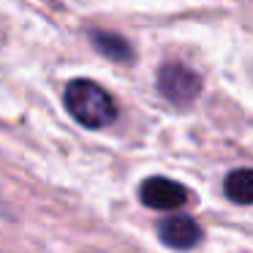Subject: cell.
I'll return each mask as SVG.
<instances>
[{
    "label": "cell",
    "instance_id": "cell-1",
    "mask_svg": "<svg viewBox=\"0 0 253 253\" xmlns=\"http://www.w3.org/2000/svg\"><path fill=\"white\" fill-rule=\"evenodd\" d=\"M66 109L79 126L84 128H104L115 123L117 117V104L101 84L90 82V79H74L66 87Z\"/></svg>",
    "mask_w": 253,
    "mask_h": 253
},
{
    "label": "cell",
    "instance_id": "cell-2",
    "mask_svg": "<svg viewBox=\"0 0 253 253\" xmlns=\"http://www.w3.org/2000/svg\"><path fill=\"white\" fill-rule=\"evenodd\" d=\"M155 84H158V93L171 104H191L202 93L199 74L191 71L188 66H182V63H164L158 68Z\"/></svg>",
    "mask_w": 253,
    "mask_h": 253
},
{
    "label": "cell",
    "instance_id": "cell-3",
    "mask_svg": "<svg viewBox=\"0 0 253 253\" xmlns=\"http://www.w3.org/2000/svg\"><path fill=\"white\" fill-rule=\"evenodd\" d=\"M139 196L150 210H180L188 204L191 193L169 177H150V180L142 182Z\"/></svg>",
    "mask_w": 253,
    "mask_h": 253
},
{
    "label": "cell",
    "instance_id": "cell-4",
    "mask_svg": "<svg viewBox=\"0 0 253 253\" xmlns=\"http://www.w3.org/2000/svg\"><path fill=\"white\" fill-rule=\"evenodd\" d=\"M158 237L171 251H191L202 240V229L191 215H174L158 223Z\"/></svg>",
    "mask_w": 253,
    "mask_h": 253
},
{
    "label": "cell",
    "instance_id": "cell-5",
    "mask_svg": "<svg viewBox=\"0 0 253 253\" xmlns=\"http://www.w3.org/2000/svg\"><path fill=\"white\" fill-rule=\"evenodd\" d=\"M90 41L95 44V49H98L101 55L112 57V60H117V63H126V60H131V57H133L131 44H128V41L123 39V36H115V33H101V30H93V33H90Z\"/></svg>",
    "mask_w": 253,
    "mask_h": 253
},
{
    "label": "cell",
    "instance_id": "cell-6",
    "mask_svg": "<svg viewBox=\"0 0 253 253\" xmlns=\"http://www.w3.org/2000/svg\"><path fill=\"white\" fill-rule=\"evenodd\" d=\"M226 196L234 204H251L253 202V169H234L226 177Z\"/></svg>",
    "mask_w": 253,
    "mask_h": 253
}]
</instances>
